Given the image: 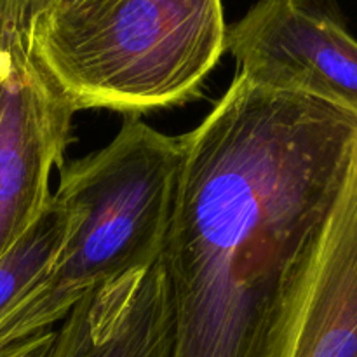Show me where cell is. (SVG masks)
Here are the masks:
<instances>
[{"label": "cell", "instance_id": "obj_1", "mask_svg": "<svg viewBox=\"0 0 357 357\" xmlns=\"http://www.w3.org/2000/svg\"><path fill=\"white\" fill-rule=\"evenodd\" d=\"M180 139L159 258L171 357H289L314 246L357 145V117L237 73Z\"/></svg>", "mask_w": 357, "mask_h": 357}, {"label": "cell", "instance_id": "obj_2", "mask_svg": "<svg viewBox=\"0 0 357 357\" xmlns=\"http://www.w3.org/2000/svg\"><path fill=\"white\" fill-rule=\"evenodd\" d=\"M28 54L73 112L192 100L227 51L222 0H93L24 17Z\"/></svg>", "mask_w": 357, "mask_h": 357}, {"label": "cell", "instance_id": "obj_3", "mask_svg": "<svg viewBox=\"0 0 357 357\" xmlns=\"http://www.w3.org/2000/svg\"><path fill=\"white\" fill-rule=\"evenodd\" d=\"M181 159L180 138L128 117L107 146L59 167L54 195L75 223L44 278L0 321V345L54 328L89 291L159 261Z\"/></svg>", "mask_w": 357, "mask_h": 357}, {"label": "cell", "instance_id": "obj_4", "mask_svg": "<svg viewBox=\"0 0 357 357\" xmlns=\"http://www.w3.org/2000/svg\"><path fill=\"white\" fill-rule=\"evenodd\" d=\"M227 51L250 82L357 117V40L328 3L258 0L227 26Z\"/></svg>", "mask_w": 357, "mask_h": 357}, {"label": "cell", "instance_id": "obj_5", "mask_svg": "<svg viewBox=\"0 0 357 357\" xmlns=\"http://www.w3.org/2000/svg\"><path fill=\"white\" fill-rule=\"evenodd\" d=\"M73 114L21 31L0 61V257L51 201V171L65 164Z\"/></svg>", "mask_w": 357, "mask_h": 357}, {"label": "cell", "instance_id": "obj_6", "mask_svg": "<svg viewBox=\"0 0 357 357\" xmlns=\"http://www.w3.org/2000/svg\"><path fill=\"white\" fill-rule=\"evenodd\" d=\"M289 357H357V145L314 246Z\"/></svg>", "mask_w": 357, "mask_h": 357}, {"label": "cell", "instance_id": "obj_7", "mask_svg": "<svg viewBox=\"0 0 357 357\" xmlns=\"http://www.w3.org/2000/svg\"><path fill=\"white\" fill-rule=\"evenodd\" d=\"M173 312L159 261L105 282L72 307L52 357H171Z\"/></svg>", "mask_w": 357, "mask_h": 357}, {"label": "cell", "instance_id": "obj_8", "mask_svg": "<svg viewBox=\"0 0 357 357\" xmlns=\"http://www.w3.org/2000/svg\"><path fill=\"white\" fill-rule=\"evenodd\" d=\"M73 223L72 206L52 195L38 218L0 257V321L44 278Z\"/></svg>", "mask_w": 357, "mask_h": 357}, {"label": "cell", "instance_id": "obj_9", "mask_svg": "<svg viewBox=\"0 0 357 357\" xmlns=\"http://www.w3.org/2000/svg\"><path fill=\"white\" fill-rule=\"evenodd\" d=\"M58 328L37 331L28 337L0 345V357H52Z\"/></svg>", "mask_w": 357, "mask_h": 357}, {"label": "cell", "instance_id": "obj_10", "mask_svg": "<svg viewBox=\"0 0 357 357\" xmlns=\"http://www.w3.org/2000/svg\"><path fill=\"white\" fill-rule=\"evenodd\" d=\"M23 0H0V61L14 38L23 31Z\"/></svg>", "mask_w": 357, "mask_h": 357}, {"label": "cell", "instance_id": "obj_11", "mask_svg": "<svg viewBox=\"0 0 357 357\" xmlns=\"http://www.w3.org/2000/svg\"><path fill=\"white\" fill-rule=\"evenodd\" d=\"M89 2L93 0H23L24 17L31 16V14L73 9V7H80Z\"/></svg>", "mask_w": 357, "mask_h": 357}]
</instances>
